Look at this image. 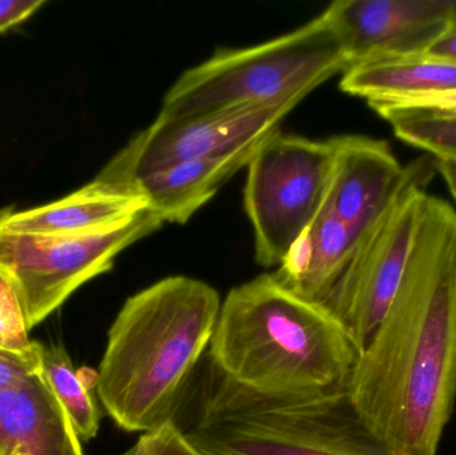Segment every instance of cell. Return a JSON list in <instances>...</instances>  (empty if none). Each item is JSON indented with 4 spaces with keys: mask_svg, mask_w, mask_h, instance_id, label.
Instances as JSON below:
<instances>
[{
    "mask_svg": "<svg viewBox=\"0 0 456 455\" xmlns=\"http://www.w3.org/2000/svg\"><path fill=\"white\" fill-rule=\"evenodd\" d=\"M348 400L390 455H438L456 401V211L428 194L401 285Z\"/></svg>",
    "mask_w": 456,
    "mask_h": 455,
    "instance_id": "cell-1",
    "label": "cell"
},
{
    "mask_svg": "<svg viewBox=\"0 0 456 455\" xmlns=\"http://www.w3.org/2000/svg\"><path fill=\"white\" fill-rule=\"evenodd\" d=\"M221 306L213 286L184 275L126 299L96 376L99 400L118 427L146 435L176 422Z\"/></svg>",
    "mask_w": 456,
    "mask_h": 455,
    "instance_id": "cell-2",
    "label": "cell"
},
{
    "mask_svg": "<svg viewBox=\"0 0 456 455\" xmlns=\"http://www.w3.org/2000/svg\"><path fill=\"white\" fill-rule=\"evenodd\" d=\"M359 355L323 304L289 290L273 272L231 288L208 346L222 376L265 394L348 389Z\"/></svg>",
    "mask_w": 456,
    "mask_h": 455,
    "instance_id": "cell-3",
    "label": "cell"
},
{
    "mask_svg": "<svg viewBox=\"0 0 456 455\" xmlns=\"http://www.w3.org/2000/svg\"><path fill=\"white\" fill-rule=\"evenodd\" d=\"M178 427L202 455H390L362 427L348 389L265 394L211 365Z\"/></svg>",
    "mask_w": 456,
    "mask_h": 455,
    "instance_id": "cell-4",
    "label": "cell"
},
{
    "mask_svg": "<svg viewBox=\"0 0 456 455\" xmlns=\"http://www.w3.org/2000/svg\"><path fill=\"white\" fill-rule=\"evenodd\" d=\"M350 67L323 12L305 26L244 48H224L186 69L163 99L158 118L176 120L307 96Z\"/></svg>",
    "mask_w": 456,
    "mask_h": 455,
    "instance_id": "cell-5",
    "label": "cell"
},
{
    "mask_svg": "<svg viewBox=\"0 0 456 455\" xmlns=\"http://www.w3.org/2000/svg\"><path fill=\"white\" fill-rule=\"evenodd\" d=\"M436 159L428 154L404 166L385 210L361 235L324 306L363 352L401 285Z\"/></svg>",
    "mask_w": 456,
    "mask_h": 455,
    "instance_id": "cell-6",
    "label": "cell"
},
{
    "mask_svg": "<svg viewBox=\"0 0 456 455\" xmlns=\"http://www.w3.org/2000/svg\"><path fill=\"white\" fill-rule=\"evenodd\" d=\"M332 165L329 141L271 134L247 165L244 210L252 224L255 259L278 267L326 202Z\"/></svg>",
    "mask_w": 456,
    "mask_h": 455,
    "instance_id": "cell-7",
    "label": "cell"
},
{
    "mask_svg": "<svg viewBox=\"0 0 456 455\" xmlns=\"http://www.w3.org/2000/svg\"><path fill=\"white\" fill-rule=\"evenodd\" d=\"M162 224V219L149 208L114 226L87 234L0 232V267L18 288L29 330L88 280L110 272L123 250L157 232Z\"/></svg>",
    "mask_w": 456,
    "mask_h": 455,
    "instance_id": "cell-8",
    "label": "cell"
},
{
    "mask_svg": "<svg viewBox=\"0 0 456 455\" xmlns=\"http://www.w3.org/2000/svg\"><path fill=\"white\" fill-rule=\"evenodd\" d=\"M305 99L294 96L271 106L251 107L190 119L157 118L139 131L95 176L104 183L130 190L154 171L189 160L235 151L265 141Z\"/></svg>",
    "mask_w": 456,
    "mask_h": 455,
    "instance_id": "cell-9",
    "label": "cell"
},
{
    "mask_svg": "<svg viewBox=\"0 0 456 455\" xmlns=\"http://www.w3.org/2000/svg\"><path fill=\"white\" fill-rule=\"evenodd\" d=\"M350 66L428 53L456 18V0H337L323 11Z\"/></svg>",
    "mask_w": 456,
    "mask_h": 455,
    "instance_id": "cell-10",
    "label": "cell"
},
{
    "mask_svg": "<svg viewBox=\"0 0 456 455\" xmlns=\"http://www.w3.org/2000/svg\"><path fill=\"white\" fill-rule=\"evenodd\" d=\"M330 143L332 165L324 206L362 235L385 210L404 166L385 141L340 135Z\"/></svg>",
    "mask_w": 456,
    "mask_h": 455,
    "instance_id": "cell-11",
    "label": "cell"
},
{
    "mask_svg": "<svg viewBox=\"0 0 456 455\" xmlns=\"http://www.w3.org/2000/svg\"><path fill=\"white\" fill-rule=\"evenodd\" d=\"M0 455H85L45 371L0 389Z\"/></svg>",
    "mask_w": 456,
    "mask_h": 455,
    "instance_id": "cell-12",
    "label": "cell"
},
{
    "mask_svg": "<svg viewBox=\"0 0 456 455\" xmlns=\"http://www.w3.org/2000/svg\"><path fill=\"white\" fill-rule=\"evenodd\" d=\"M149 210L135 191L94 179L82 189L39 207L0 213V232L77 235L99 232Z\"/></svg>",
    "mask_w": 456,
    "mask_h": 455,
    "instance_id": "cell-13",
    "label": "cell"
},
{
    "mask_svg": "<svg viewBox=\"0 0 456 455\" xmlns=\"http://www.w3.org/2000/svg\"><path fill=\"white\" fill-rule=\"evenodd\" d=\"M262 142L227 154L168 166L134 182L130 190L146 199L163 223H186L224 182L247 167Z\"/></svg>",
    "mask_w": 456,
    "mask_h": 455,
    "instance_id": "cell-14",
    "label": "cell"
},
{
    "mask_svg": "<svg viewBox=\"0 0 456 455\" xmlns=\"http://www.w3.org/2000/svg\"><path fill=\"white\" fill-rule=\"evenodd\" d=\"M359 238L323 206L273 275L303 298L323 304L345 272Z\"/></svg>",
    "mask_w": 456,
    "mask_h": 455,
    "instance_id": "cell-15",
    "label": "cell"
},
{
    "mask_svg": "<svg viewBox=\"0 0 456 455\" xmlns=\"http://www.w3.org/2000/svg\"><path fill=\"white\" fill-rule=\"evenodd\" d=\"M340 90L367 103L456 91V61L422 53L370 59L343 72Z\"/></svg>",
    "mask_w": 456,
    "mask_h": 455,
    "instance_id": "cell-16",
    "label": "cell"
},
{
    "mask_svg": "<svg viewBox=\"0 0 456 455\" xmlns=\"http://www.w3.org/2000/svg\"><path fill=\"white\" fill-rule=\"evenodd\" d=\"M43 371L53 394L63 406L80 441L98 435L101 414L79 374L75 371L69 353L61 345L43 346Z\"/></svg>",
    "mask_w": 456,
    "mask_h": 455,
    "instance_id": "cell-17",
    "label": "cell"
},
{
    "mask_svg": "<svg viewBox=\"0 0 456 455\" xmlns=\"http://www.w3.org/2000/svg\"><path fill=\"white\" fill-rule=\"evenodd\" d=\"M394 134L404 143L434 158H456V115L423 111H382Z\"/></svg>",
    "mask_w": 456,
    "mask_h": 455,
    "instance_id": "cell-18",
    "label": "cell"
},
{
    "mask_svg": "<svg viewBox=\"0 0 456 455\" xmlns=\"http://www.w3.org/2000/svg\"><path fill=\"white\" fill-rule=\"evenodd\" d=\"M23 302L12 278L0 267V350L19 355H32L43 345L28 336Z\"/></svg>",
    "mask_w": 456,
    "mask_h": 455,
    "instance_id": "cell-19",
    "label": "cell"
},
{
    "mask_svg": "<svg viewBox=\"0 0 456 455\" xmlns=\"http://www.w3.org/2000/svg\"><path fill=\"white\" fill-rule=\"evenodd\" d=\"M369 106L377 114L382 111H423L456 115V91L399 101L371 102Z\"/></svg>",
    "mask_w": 456,
    "mask_h": 455,
    "instance_id": "cell-20",
    "label": "cell"
},
{
    "mask_svg": "<svg viewBox=\"0 0 456 455\" xmlns=\"http://www.w3.org/2000/svg\"><path fill=\"white\" fill-rule=\"evenodd\" d=\"M40 371H43V347L32 355L0 350V389L15 386Z\"/></svg>",
    "mask_w": 456,
    "mask_h": 455,
    "instance_id": "cell-21",
    "label": "cell"
},
{
    "mask_svg": "<svg viewBox=\"0 0 456 455\" xmlns=\"http://www.w3.org/2000/svg\"><path fill=\"white\" fill-rule=\"evenodd\" d=\"M45 4V0H0V34L23 23Z\"/></svg>",
    "mask_w": 456,
    "mask_h": 455,
    "instance_id": "cell-22",
    "label": "cell"
},
{
    "mask_svg": "<svg viewBox=\"0 0 456 455\" xmlns=\"http://www.w3.org/2000/svg\"><path fill=\"white\" fill-rule=\"evenodd\" d=\"M175 425V422H170L154 432L141 435L135 445L122 455H157L160 446L170 437Z\"/></svg>",
    "mask_w": 456,
    "mask_h": 455,
    "instance_id": "cell-23",
    "label": "cell"
},
{
    "mask_svg": "<svg viewBox=\"0 0 456 455\" xmlns=\"http://www.w3.org/2000/svg\"><path fill=\"white\" fill-rule=\"evenodd\" d=\"M176 424V422H175ZM157 455H202L194 446L190 443V441L184 437L183 433L179 429L178 425H175L170 437L165 441Z\"/></svg>",
    "mask_w": 456,
    "mask_h": 455,
    "instance_id": "cell-24",
    "label": "cell"
},
{
    "mask_svg": "<svg viewBox=\"0 0 456 455\" xmlns=\"http://www.w3.org/2000/svg\"><path fill=\"white\" fill-rule=\"evenodd\" d=\"M433 55L456 61V18L441 39L428 51Z\"/></svg>",
    "mask_w": 456,
    "mask_h": 455,
    "instance_id": "cell-25",
    "label": "cell"
},
{
    "mask_svg": "<svg viewBox=\"0 0 456 455\" xmlns=\"http://www.w3.org/2000/svg\"><path fill=\"white\" fill-rule=\"evenodd\" d=\"M438 173L444 176L456 200V158H436Z\"/></svg>",
    "mask_w": 456,
    "mask_h": 455,
    "instance_id": "cell-26",
    "label": "cell"
}]
</instances>
